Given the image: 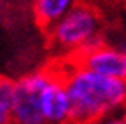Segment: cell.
<instances>
[{"label": "cell", "instance_id": "obj_7", "mask_svg": "<svg viewBox=\"0 0 126 124\" xmlns=\"http://www.w3.org/2000/svg\"><path fill=\"white\" fill-rule=\"evenodd\" d=\"M14 91H16V81L9 79L5 75H0V124L11 122Z\"/></svg>", "mask_w": 126, "mask_h": 124}, {"label": "cell", "instance_id": "obj_3", "mask_svg": "<svg viewBox=\"0 0 126 124\" xmlns=\"http://www.w3.org/2000/svg\"><path fill=\"white\" fill-rule=\"evenodd\" d=\"M49 72L51 67L33 70L16 81L9 124H46L40 105V89L49 77Z\"/></svg>", "mask_w": 126, "mask_h": 124}, {"label": "cell", "instance_id": "obj_1", "mask_svg": "<svg viewBox=\"0 0 126 124\" xmlns=\"http://www.w3.org/2000/svg\"><path fill=\"white\" fill-rule=\"evenodd\" d=\"M72 103V124H96L126 110V81L79 65L74 58L58 63Z\"/></svg>", "mask_w": 126, "mask_h": 124}, {"label": "cell", "instance_id": "obj_6", "mask_svg": "<svg viewBox=\"0 0 126 124\" xmlns=\"http://www.w3.org/2000/svg\"><path fill=\"white\" fill-rule=\"evenodd\" d=\"M79 2L81 0H32V11L37 25L47 30Z\"/></svg>", "mask_w": 126, "mask_h": 124}, {"label": "cell", "instance_id": "obj_2", "mask_svg": "<svg viewBox=\"0 0 126 124\" xmlns=\"http://www.w3.org/2000/svg\"><path fill=\"white\" fill-rule=\"evenodd\" d=\"M49 42L58 54L75 58L103 42V19L96 7L79 2L47 28Z\"/></svg>", "mask_w": 126, "mask_h": 124}, {"label": "cell", "instance_id": "obj_4", "mask_svg": "<svg viewBox=\"0 0 126 124\" xmlns=\"http://www.w3.org/2000/svg\"><path fill=\"white\" fill-rule=\"evenodd\" d=\"M79 65L107 77L126 81V40L102 42L82 54L74 58Z\"/></svg>", "mask_w": 126, "mask_h": 124}, {"label": "cell", "instance_id": "obj_5", "mask_svg": "<svg viewBox=\"0 0 126 124\" xmlns=\"http://www.w3.org/2000/svg\"><path fill=\"white\" fill-rule=\"evenodd\" d=\"M40 105L46 124H72V103L58 65L51 67L40 89Z\"/></svg>", "mask_w": 126, "mask_h": 124}, {"label": "cell", "instance_id": "obj_8", "mask_svg": "<svg viewBox=\"0 0 126 124\" xmlns=\"http://www.w3.org/2000/svg\"><path fill=\"white\" fill-rule=\"evenodd\" d=\"M96 124H126V110L124 112H116L112 115H109L105 119H102Z\"/></svg>", "mask_w": 126, "mask_h": 124}]
</instances>
